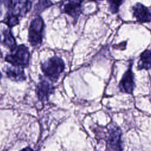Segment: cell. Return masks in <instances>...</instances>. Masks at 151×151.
Segmentation results:
<instances>
[{"label":"cell","instance_id":"6da1fadb","mask_svg":"<svg viewBox=\"0 0 151 151\" xmlns=\"http://www.w3.org/2000/svg\"><path fill=\"white\" fill-rule=\"evenodd\" d=\"M65 67L63 60L57 56L52 57L41 64V69L45 76L52 81H56Z\"/></svg>","mask_w":151,"mask_h":151},{"label":"cell","instance_id":"7a4b0ae2","mask_svg":"<svg viewBox=\"0 0 151 151\" xmlns=\"http://www.w3.org/2000/svg\"><path fill=\"white\" fill-rule=\"evenodd\" d=\"M5 57V60L14 66L26 67L28 66L29 60V52L28 48L23 44L17 47Z\"/></svg>","mask_w":151,"mask_h":151},{"label":"cell","instance_id":"3957f363","mask_svg":"<svg viewBox=\"0 0 151 151\" xmlns=\"http://www.w3.org/2000/svg\"><path fill=\"white\" fill-rule=\"evenodd\" d=\"M44 29L43 19L38 15L32 20L28 29V41L32 46H38L42 42Z\"/></svg>","mask_w":151,"mask_h":151},{"label":"cell","instance_id":"277c9868","mask_svg":"<svg viewBox=\"0 0 151 151\" xmlns=\"http://www.w3.org/2000/svg\"><path fill=\"white\" fill-rule=\"evenodd\" d=\"M83 0H61L60 8L61 12L67 14L77 19L81 13V5Z\"/></svg>","mask_w":151,"mask_h":151},{"label":"cell","instance_id":"5b68a950","mask_svg":"<svg viewBox=\"0 0 151 151\" xmlns=\"http://www.w3.org/2000/svg\"><path fill=\"white\" fill-rule=\"evenodd\" d=\"M134 87V76L132 70V64H130L128 70L124 74L121 81H120L119 87L122 91L131 94L133 91Z\"/></svg>","mask_w":151,"mask_h":151},{"label":"cell","instance_id":"8992f818","mask_svg":"<svg viewBox=\"0 0 151 151\" xmlns=\"http://www.w3.org/2000/svg\"><path fill=\"white\" fill-rule=\"evenodd\" d=\"M133 16L140 23L151 21V14L147 7L140 3H137L132 7Z\"/></svg>","mask_w":151,"mask_h":151},{"label":"cell","instance_id":"52a82bcc","mask_svg":"<svg viewBox=\"0 0 151 151\" xmlns=\"http://www.w3.org/2000/svg\"><path fill=\"white\" fill-rule=\"evenodd\" d=\"M54 88L53 86L45 79H41L38 83L37 87V93L38 99L41 101H45L48 97L54 92Z\"/></svg>","mask_w":151,"mask_h":151},{"label":"cell","instance_id":"ba28073f","mask_svg":"<svg viewBox=\"0 0 151 151\" xmlns=\"http://www.w3.org/2000/svg\"><path fill=\"white\" fill-rule=\"evenodd\" d=\"M31 8L30 0H14L11 12L18 18L23 17L30 11Z\"/></svg>","mask_w":151,"mask_h":151},{"label":"cell","instance_id":"9c48e42d","mask_svg":"<svg viewBox=\"0 0 151 151\" xmlns=\"http://www.w3.org/2000/svg\"><path fill=\"white\" fill-rule=\"evenodd\" d=\"M6 76L12 80L22 81L26 79L24 70L20 67H6L4 69Z\"/></svg>","mask_w":151,"mask_h":151},{"label":"cell","instance_id":"30bf717a","mask_svg":"<svg viewBox=\"0 0 151 151\" xmlns=\"http://www.w3.org/2000/svg\"><path fill=\"white\" fill-rule=\"evenodd\" d=\"M109 140L113 148L121 150V131L119 128L113 127L110 130Z\"/></svg>","mask_w":151,"mask_h":151},{"label":"cell","instance_id":"8fae6325","mask_svg":"<svg viewBox=\"0 0 151 151\" xmlns=\"http://www.w3.org/2000/svg\"><path fill=\"white\" fill-rule=\"evenodd\" d=\"M1 41L4 45L9 48L11 51H14L17 48L16 41L13 37L10 29H5L3 31Z\"/></svg>","mask_w":151,"mask_h":151},{"label":"cell","instance_id":"7c38bea8","mask_svg":"<svg viewBox=\"0 0 151 151\" xmlns=\"http://www.w3.org/2000/svg\"><path fill=\"white\" fill-rule=\"evenodd\" d=\"M151 68V50L144 51L140 56V60L137 64L138 70H148Z\"/></svg>","mask_w":151,"mask_h":151},{"label":"cell","instance_id":"4fadbf2b","mask_svg":"<svg viewBox=\"0 0 151 151\" xmlns=\"http://www.w3.org/2000/svg\"><path fill=\"white\" fill-rule=\"evenodd\" d=\"M52 5V2L50 0H38L34 6V10L37 14H39Z\"/></svg>","mask_w":151,"mask_h":151},{"label":"cell","instance_id":"5bb4252c","mask_svg":"<svg viewBox=\"0 0 151 151\" xmlns=\"http://www.w3.org/2000/svg\"><path fill=\"white\" fill-rule=\"evenodd\" d=\"M4 22L9 27L12 28L19 23V18L11 12L8 14L4 19Z\"/></svg>","mask_w":151,"mask_h":151},{"label":"cell","instance_id":"9a60e30c","mask_svg":"<svg viewBox=\"0 0 151 151\" xmlns=\"http://www.w3.org/2000/svg\"><path fill=\"white\" fill-rule=\"evenodd\" d=\"M109 4V11L112 14L117 13L119 10V7L124 0H107Z\"/></svg>","mask_w":151,"mask_h":151},{"label":"cell","instance_id":"2e32d148","mask_svg":"<svg viewBox=\"0 0 151 151\" xmlns=\"http://www.w3.org/2000/svg\"><path fill=\"white\" fill-rule=\"evenodd\" d=\"M1 1L4 3L7 7H11L12 2V0H1Z\"/></svg>","mask_w":151,"mask_h":151},{"label":"cell","instance_id":"e0dca14e","mask_svg":"<svg viewBox=\"0 0 151 151\" xmlns=\"http://www.w3.org/2000/svg\"><path fill=\"white\" fill-rule=\"evenodd\" d=\"M20 151H34V150L33 149H32L31 148H30V147H26L25 149H22Z\"/></svg>","mask_w":151,"mask_h":151},{"label":"cell","instance_id":"ac0fdd59","mask_svg":"<svg viewBox=\"0 0 151 151\" xmlns=\"http://www.w3.org/2000/svg\"><path fill=\"white\" fill-rule=\"evenodd\" d=\"M1 57H2V54H1V52L0 51V58H1Z\"/></svg>","mask_w":151,"mask_h":151},{"label":"cell","instance_id":"d6986e66","mask_svg":"<svg viewBox=\"0 0 151 151\" xmlns=\"http://www.w3.org/2000/svg\"><path fill=\"white\" fill-rule=\"evenodd\" d=\"M1 76H2V75H1V72H0V80H1Z\"/></svg>","mask_w":151,"mask_h":151},{"label":"cell","instance_id":"ffe728a7","mask_svg":"<svg viewBox=\"0 0 151 151\" xmlns=\"http://www.w3.org/2000/svg\"><path fill=\"white\" fill-rule=\"evenodd\" d=\"M90 1H99V0H90Z\"/></svg>","mask_w":151,"mask_h":151}]
</instances>
